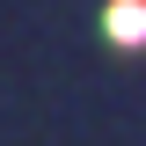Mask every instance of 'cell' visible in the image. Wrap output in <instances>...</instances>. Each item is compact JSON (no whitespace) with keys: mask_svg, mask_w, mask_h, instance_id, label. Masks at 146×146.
<instances>
[{"mask_svg":"<svg viewBox=\"0 0 146 146\" xmlns=\"http://www.w3.org/2000/svg\"><path fill=\"white\" fill-rule=\"evenodd\" d=\"M110 36L117 44H146V0H110Z\"/></svg>","mask_w":146,"mask_h":146,"instance_id":"cell-1","label":"cell"}]
</instances>
